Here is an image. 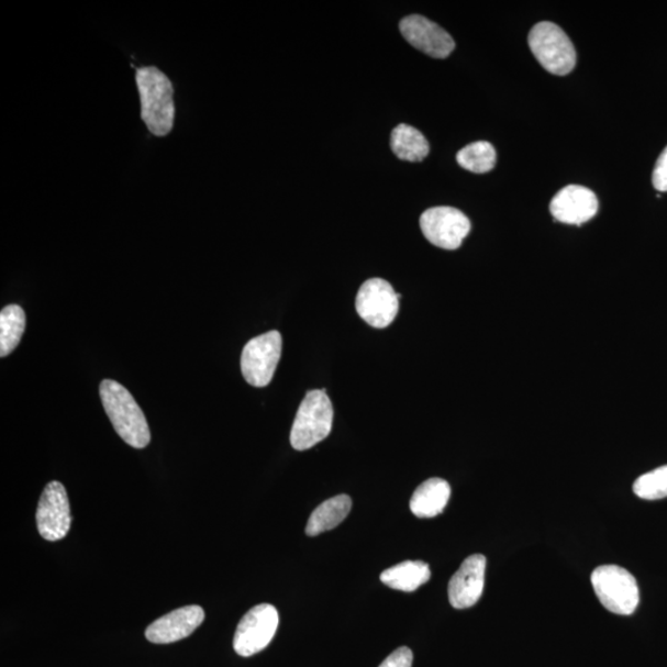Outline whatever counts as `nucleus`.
Masks as SVG:
<instances>
[{
    "label": "nucleus",
    "instance_id": "f257e3e1",
    "mask_svg": "<svg viewBox=\"0 0 667 667\" xmlns=\"http://www.w3.org/2000/svg\"><path fill=\"white\" fill-rule=\"evenodd\" d=\"M99 393L107 415L119 436L135 449H144L152 441L151 427L132 393L113 380H104Z\"/></svg>",
    "mask_w": 667,
    "mask_h": 667
},
{
    "label": "nucleus",
    "instance_id": "f03ea898",
    "mask_svg": "<svg viewBox=\"0 0 667 667\" xmlns=\"http://www.w3.org/2000/svg\"><path fill=\"white\" fill-rule=\"evenodd\" d=\"M136 84L142 98V116L148 131L166 136L175 122L174 86L156 67L137 69Z\"/></svg>",
    "mask_w": 667,
    "mask_h": 667
},
{
    "label": "nucleus",
    "instance_id": "7ed1b4c3",
    "mask_svg": "<svg viewBox=\"0 0 667 667\" xmlns=\"http://www.w3.org/2000/svg\"><path fill=\"white\" fill-rule=\"evenodd\" d=\"M334 410L325 390H314L305 394L296 415L291 431V445L298 452L311 449L330 436L333 427Z\"/></svg>",
    "mask_w": 667,
    "mask_h": 667
},
{
    "label": "nucleus",
    "instance_id": "20e7f679",
    "mask_svg": "<svg viewBox=\"0 0 667 667\" xmlns=\"http://www.w3.org/2000/svg\"><path fill=\"white\" fill-rule=\"evenodd\" d=\"M591 582L600 602L612 613L631 615L640 604L635 577L616 565H603L592 572Z\"/></svg>",
    "mask_w": 667,
    "mask_h": 667
},
{
    "label": "nucleus",
    "instance_id": "39448f33",
    "mask_svg": "<svg viewBox=\"0 0 667 667\" xmlns=\"http://www.w3.org/2000/svg\"><path fill=\"white\" fill-rule=\"evenodd\" d=\"M533 55L540 64L556 76L572 73L576 49L560 26L551 22L537 23L527 37Z\"/></svg>",
    "mask_w": 667,
    "mask_h": 667
},
{
    "label": "nucleus",
    "instance_id": "423d86ee",
    "mask_svg": "<svg viewBox=\"0 0 667 667\" xmlns=\"http://www.w3.org/2000/svg\"><path fill=\"white\" fill-rule=\"evenodd\" d=\"M282 355V336L277 331L256 336L242 354V373L248 385L265 387L273 381Z\"/></svg>",
    "mask_w": 667,
    "mask_h": 667
},
{
    "label": "nucleus",
    "instance_id": "0eeeda50",
    "mask_svg": "<svg viewBox=\"0 0 667 667\" xmlns=\"http://www.w3.org/2000/svg\"><path fill=\"white\" fill-rule=\"evenodd\" d=\"M280 623V616L273 604H258L248 611L238 623L234 636V651L248 658L267 648Z\"/></svg>",
    "mask_w": 667,
    "mask_h": 667
},
{
    "label": "nucleus",
    "instance_id": "6e6552de",
    "mask_svg": "<svg viewBox=\"0 0 667 667\" xmlns=\"http://www.w3.org/2000/svg\"><path fill=\"white\" fill-rule=\"evenodd\" d=\"M421 229L431 244L456 251L471 231L470 219L453 207H434L421 216Z\"/></svg>",
    "mask_w": 667,
    "mask_h": 667
},
{
    "label": "nucleus",
    "instance_id": "1a4fd4ad",
    "mask_svg": "<svg viewBox=\"0 0 667 667\" xmlns=\"http://www.w3.org/2000/svg\"><path fill=\"white\" fill-rule=\"evenodd\" d=\"M401 296L382 278H371L360 287L356 296V311L363 320L377 330L391 325L400 310Z\"/></svg>",
    "mask_w": 667,
    "mask_h": 667
},
{
    "label": "nucleus",
    "instance_id": "9d476101",
    "mask_svg": "<svg viewBox=\"0 0 667 667\" xmlns=\"http://www.w3.org/2000/svg\"><path fill=\"white\" fill-rule=\"evenodd\" d=\"M37 530L47 542L64 540L71 527L73 516L63 483L49 482L40 499L36 512Z\"/></svg>",
    "mask_w": 667,
    "mask_h": 667
},
{
    "label": "nucleus",
    "instance_id": "9b49d317",
    "mask_svg": "<svg viewBox=\"0 0 667 667\" xmlns=\"http://www.w3.org/2000/svg\"><path fill=\"white\" fill-rule=\"evenodd\" d=\"M400 30L403 37L416 49L434 58H446L455 49L452 35L422 15H408L402 19Z\"/></svg>",
    "mask_w": 667,
    "mask_h": 667
},
{
    "label": "nucleus",
    "instance_id": "f8f14e48",
    "mask_svg": "<svg viewBox=\"0 0 667 667\" xmlns=\"http://www.w3.org/2000/svg\"><path fill=\"white\" fill-rule=\"evenodd\" d=\"M486 557L475 554L462 564L449 582V601L454 609L466 610L481 599L485 587Z\"/></svg>",
    "mask_w": 667,
    "mask_h": 667
},
{
    "label": "nucleus",
    "instance_id": "ddd939ff",
    "mask_svg": "<svg viewBox=\"0 0 667 667\" xmlns=\"http://www.w3.org/2000/svg\"><path fill=\"white\" fill-rule=\"evenodd\" d=\"M551 212L557 222L582 225L599 212V199L589 188L567 186L553 198Z\"/></svg>",
    "mask_w": 667,
    "mask_h": 667
},
{
    "label": "nucleus",
    "instance_id": "4468645a",
    "mask_svg": "<svg viewBox=\"0 0 667 667\" xmlns=\"http://www.w3.org/2000/svg\"><path fill=\"white\" fill-rule=\"evenodd\" d=\"M201 605H187L169 612L147 626L146 638L154 644H171L187 638L204 621Z\"/></svg>",
    "mask_w": 667,
    "mask_h": 667
},
{
    "label": "nucleus",
    "instance_id": "2eb2a0df",
    "mask_svg": "<svg viewBox=\"0 0 667 667\" xmlns=\"http://www.w3.org/2000/svg\"><path fill=\"white\" fill-rule=\"evenodd\" d=\"M451 496V485L445 480H426L414 491L411 511L418 518H434L444 512Z\"/></svg>",
    "mask_w": 667,
    "mask_h": 667
},
{
    "label": "nucleus",
    "instance_id": "dca6fc26",
    "mask_svg": "<svg viewBox=\"0 0 667 667\" xmlns=\"http://www.w3.org/2000/svg\"><path fill=\"white\" fill-rule=\"evenodd\" d=\"M353 501L351 497L341 494L323 502L308 520L305 533L310 536H316L327 531L334 530L338 524L345 521L351 513Z\"/></svg>",
    "mask_w": 667,
    "mask_h": 667
},
{
    "label": "nucleus",
    "instance_id": "f3484780",
    "mask_svg": "<svg viewBox=\"0 0 667 667\" xmlns=\"http://www.w3.org/2000/svg\"><path fill=\"white\" fill-rule=\"evenodd\" d=\"M430 565L423 562H403L385 570L380 579L391 589L402 592H414L431 580Z\"/></svg>",
    "mask_w": 667,
    "mask_h": 667
},
{
    "label": "nucleus",
    "instance_id": "a211bd4d",
    "mask_svg": "<svg viewBox=\"0 0 667 667\" xmlns=\"http://www.w3.org/2000/svg\"><path fill=\"white\" fill-rule=\"evenodd\" d=\"M391 148L398 158L410 163L423 162L431 151L425 136L418 129L407 124L393 129Z\"/></svg>",
    "mask_w": 667,
    "mask_h": 667
},
{
    "label": "nucleus",
    "instance_id": "6ab92c4d",
    "mask_svg": "<svg viewBox=\"0 0 667 667\" xmlns=\"http://www.w3.org/2000/svg\"><path fill=\"white\" fill-rule=\"evenodd\" d=\"M26 326L23 308L16 304L8 305L0 312V356L5 357L14 351L22 341Z\"/></svg>",
    "mask_w": 667,
    "mask_h": 667
},
{
    "label": "nucleus",
    "instance_id": "aec40b11",
    "mask_svg": "<svg viewBox=\"0 0 667 667\" xmlns=\"http://www.w3.org/2000/svg\"><path fill=\"white\" fill-rule=\"evenodd\" d=\"M496 158L494 147L487 142L469 144L456 155L457 164L474 174L490 173L494 168Z\"/></svg>",
    "mask_w": 667,
    "mask_h": 667
},
{
    "label": "nucleus",
    "instance_id": "412c9836",
    "mask_svg": "<svg viewBox=\"0 0 667 667\" xmlns=\"http://www.w3.org/2000/svg\"><path fill=\"white\" fill-rule=\"evenodd\" d=\"M633 491L646 501L663 500L667 497V465L644 474L634 482Z\"/></svg>",
    "mask_w": 667,
    "mask_h": 667
},
{
    "label": "nucleus",
    "instance_id": "4be33fe9",
    "mask_svg": "<svg viewBox=\"0 0 667 667\" xmlns=\"http://www.w3.org/2000/svg\"><path fill=\"white\" fill-rule=\"evenodd\" d=\"M653 185L656 191L667 192V146L654 167Z\"/></svg>",
    "mask_w": 667,
    "mask_h": 667
},
{
    "label": "nucleus",
    "instance_id": "5701e85b",
    "mask_svg": "<svg viewBox=\"0 0 667 667\" xmlns=\"http://www.w3.org/2000/svg\"><path fill=\"white\" fill-rule=\"evenodd\" d=\"M413 653L407 646L398 648L378 667H412Z\"/></svg>",
    "mask_w": 667,
    "mask_h": 667
}]
</instances>
